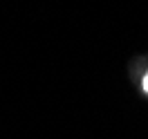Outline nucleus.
<instances>
[{"mask_svg": "<svg viewBox=\"0 0 148 139\" xmlns=\"http://www.w3.org/2000/svg\"><path fill=\"white\" fill-rule=\"evenodd\" d=\"M141 85H144V92L148 94V72L144 74V83H141Z\"/></svg>", "mask_w": 148, "mask_h": 139, "instance_id": "nucleus-1", "label": "nucleus"}]
</instances>
